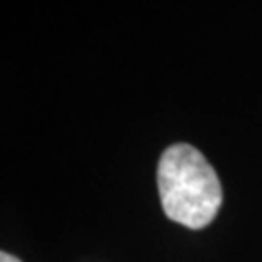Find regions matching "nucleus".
<instances>
[{
    "mask_svg": "<svg viewBox=\"0 0 262 262\" xmlns=\"http://www.w3.org/2000/svg\"><path fill=\"white\" fill-rule=\"evenodd\" d=\"M158 188L165 215L188 229L212 224L224 200L217 173L190 144H173L161 154Z\"/></svg>",
    "mask_w": 262,
    "mask_h": 262,
    "instance_id": "obj_1",
    "label": "nucleus"
},
{
    "mask_svg": "<svg viewBox=\"0 0 262 262\" xmlns=\"http://www.w3.org/2000/svg\"><path fill=\"white\" fill-rule=\"evenodd\" d=\"M0 262H21V260L16 258L14 254H8L6 251H4V253H0Z\"/></svg>",
    "mask_w": 262,
    "mask_h": 262,
    "instance_id": "obj_2",
    "label": "nucleus"
}]
</instances>
